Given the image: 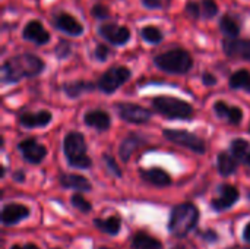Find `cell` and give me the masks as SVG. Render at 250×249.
Instances as JSON below:
<instances>
[{
  "label": "cell",
  "instance_id": "1",
  "mask_svg": "<svg viewBox=\"0 0 250 249\" xmlns=\"http://www.w3.org/2000/svg\"><path fill=\"white\" fill-rule=\"evenodd\" d=\"M45 69V63L41 57L32 53H21L9 57L1 65V82L16 84L23 78L38 76Z\"/></svg>",
  "mask_w": 250,
  "mask_h": 249
},
{
  "label": "cell",
  "instance_id": "2",
  "mask_svg": "<svg viewBox=\"0 0 250 249\" xmlns=\"http://www.w3.org/2000/svg\"><path fill=\"white\" fill-rule=\"evenodd\" d=\"M154 65L171 75H185L193 68L192 54L182 47H176L160 53L154 57Z\"/></svg>",
  "mask_w": 250,
  "mask_h": 249
},
{
  "label": "cell",
  "instance_id": "3",
  "mask_svg": "<svg viewBox=\"0 0 250 249\" xmlns=\"http://www.w3.org/2000/svg\"><path fill=\"white\" fill-rule=\"evenodd\" d=\"M198 220H199L198 208L190 203H185L173 208L168 222V229L173 236L185 238L196 226Z\"/></svg>",
  "mask_w": 250,
  "mask_h": 249
},
{
  "label": "cell",
  "instance_id": "4",
  "mask_svg": "<svg viewBox=\"0 0 250 249\" xmlns=\"http://www.w3.org/2000/svg\"><path fill=\"white\" fill-rule=\"evenodd\" d=\"M64 156L72 167L76 169H89L92 161L86 156V142L82 134L70 132L64 136L63 142Z\"/></svg>",
  "mask_w": 250,
  "mask_h": 249
},
{
  "label": "cell",
  "instance_id": "5",
  "mask_svg": "<svg viewBox=\"0 0 250 249\" xmlns=\"http://www.w3.org/2000/svg\"><path fill=\"white\" fill-rule=\"evenodd\" d=\"M152 107L158 113H161L170 119H189L193 114L192 104H189L180 98L168 97V95L155 97L152 100Z\"/></svg>",
  "mask_w": 250,
  "mask_h": 249
},
{
  "label": "cell",
  "instance_id": "6",
  "mask_svg": "<svg viewBox=\"0 0 250 249\" xmlns=\"http://www.w3.org/2000/svg\"><path fill=\"white\" fill-rule=\"evenodd\" d=\"M130 76L132 72L126 66H111L101 75V78L97 82V87L105 94H113L123 84H126L130 79Z\"/></svg>",
  "mask_w": 250,
  "mask_h": 249
},
{
  "label": "cell",
  "instance_id": "7",
  "mask_svg": "<svg viewBox=\"0 0 250 249\" xmlns=\"http://www.w3.org/2000/svg\"><path fill=\"white\" fill-rule=\"evenodd\" d=\"M163 135L166 139L182 145L185 148H189L190 151L196 153V154H204L205 153V142L195 134L183 131V129H164Z\"/></svg>",
  "mask_w": 250,
  "mask_h": 249
},
{
  "label": "cell",
  "instance_id": "8",
  "mask_svg": "<svg viewBox=\"0 0 250 249\" xmlns=\"http://www.w3.org/2000/svg\"><path fill=\"white\" fill-rule=\"evenodd\" d=\"M98 35L104 38L107 43L113 45H126L132 38L130 28L116 23V22H104L98 26Z\"/></svg>",
  "mask_w": 250,
  "mask_h": 249
},
{
  "label": "cell",
  "instance_id": "9",
  "mask_svg": "<svg viewBox=\"0 0 250 249\" xmlns=\"http://www.w3.org/2000/svg\"><path fill=\"white\" fill-rule=\"evenodd\" d=\"M21 37L25 41H29L35 45H45L51 40V34L44 28V25L38 19H29L23 25Z\"/></svg>",
  "mask_w": 250,
  "mask_h": 249
},
{
  "label": "cell",
  "instance_id": "10",
  "mask_svg": "<svg viewBox=\"0 0 250 249\" xmlns=\"http://www.w3.org/2000/svg\"><path fill=\"white\" fill-rule=\"evenodd\" d=\"M53 26L70 37H81L85 31L82 22H79L73 15L67 12H59L53 19Z\"/></svg>",
  "mask_w": 250,
  "mask_h": 249
},
{
  "label": "cell",
  "instance_id": "11",
  "mask_svg": "<svg viewBox=\"0 0 250 249\" xmlns=\"http://www.w3.org/2000/svg\"><path fill=\"white\" fill-rule=\"evenodd\" d=\"M117 112L119 116L129 122V123H146L151 119V112L145 107H141L138 104H132V103H119L117 106Z\"/></svg>",
  "mask_w": 250,
  "mask_h": 249
},
{
  "label": "cell",
  "instance_id": "12",
  "mask_svg": "<svg viewBox=\"0 0 250 249\" xmlns=\"http://www.w3.org/2000/svg\"><path fill=\"white\" fill-rule=\"evenodd\" d=\"M223 51L227 57L250 62V38H224Z\"/></svg>",
  "mask_w": 250,
  "mask_h": 249
},
{
  "label": "cell",
  "instance_id": "13",
  "mask_svg": "<svg viewBox=\"0 0 250 249\" xmlns=\"http://www.w3.org/2000/svg\"><path fill=\"white\" fill-rule=\"evenodd\" d=\"M19 150L23 156V158L31 164H38L44 160L47 150L44 145L37 142L35 139H25L19 142Z\"/></svg>",
  "mask_w": 250,
  "mask_h": 249
},
{
  "label": "cell",
  "instance_id": "14",
  "mask_svg": "<svg viewBox=\"0 0 250 249\" xmlns=\"http://www.w3.org/2000/svg\"><path fill=\"white\" fill-rule=\"evenodd\" d=\"M239 189L231 186V185H224L221 186V197L212 200L211 203V207L215 210V211H223V210H227L230 207H233L237 201H239Z\"/></svg>",
  "mask_w": 250,
  "mask_h": 249
},
{
  "label": "cell",
  "instance_id": "15",
  "mask_svg": "<svg viewBox=\"0 0 250 249\" xmlns=\"http://www.w3.org/2000/svg\"><path fill=\"white\" fill-rule=\"evenodd\" d=\"M242 25V19L234 13H224L218 21L220 31L226 35V38H239Z\"/></svg>",
  "mask_w": 250,
  "mask_h": 249
},
{
  "label": "cell",
  "instance_id": "16",
  "mask_svg": "<svg viewBox=\"0 0 250 249\" xmlns=\"http://www.w3.org/2000/svg\"><path fill=\"white\" fill-rule=\"evenodd\" d=\"M29 216V208L22 204H9L1 211V223L4 226H13Z\"/></svg>",
  "mask_w": 250,
  "mask_h": 249
},
{
  "label": "cell",
  "instance_id": "17",
  "mask_svg": "<svg viewBox=\"0 0 250 249\" xmlns=\"http://www.w3.org/2000/svg\"><path fill=\"white\" fill-rule=\"evenodd\" d=\"M214 110H215V113L221 117V119H227L230 123H233V125H239L240 122H242V119H243V112H242V109H239V107H231V106H229L227 103H224V101H217L215 104H214Z\"/></svg>",
  "mask_w": 250,
  "mask_h": 249
},
{
  "label": "cell",
  "instance_id": "18",
  "mask_svg": "<svg viewBox=\"0 0 250 249\" xmlns=\"http://www.w3.org/2000/svg\"><path fill=\"white\" fill-rule=\"evenodd\" d=\"M51 113L50 112H38V113H23L21 116V125L31 129V128H42L47 126L51 122Z\"/></svg>",
  "mask_w": 250,
  "mask_h": 249
},
{
  "label": "cell",
  "instance_id": "19",
  "mask_svg": "<svg viewBox=\"0 0 250 249\" xmlns=\"http://www.w3.org/2000/svg\"><path fill=\"white\" fill-rule=\"evenodd\" d=\"M141 178L149 183H152L154 186H158V188H164V186H168L171 185V178L167 172H164L163 169L160 167H154V169H149V170H141Z\"/></svg>",
  "mask_w": 250,
  "mask_h": 249
},
{
  "label": "cell",
  "instance_id": "20",
  "mask_svg": "<svg viewBox=\"0 0 250 249\" xmlns=\"http://www.w3.org/2000/svg\"><path fill=\"white\" fill-rule=\"evenodd\" d=\"M83 120L88 126L95 128L101 132L110 128V114L103 110H92V112L85 113Z\"/></svg>",
  "mask_w": 250,
  "mask_h": 249
},
{
  "label": "cell",
  "instance_id": "21",
  "mask_svg": "<svg viewBox=\"0 0 250 249\" xmlns=\"http://www.w3.org/2000/svg\"><path fill=\"white\" fill-rule=\"evenodd\" d=\"M60 185L63 188L78 189V191H82V192L91 191L89 181L86 178L81 176V175H62L60 176Z\"/></svg>",
  "mask_w": 250,
  "mask_h": 249
},
{
  "label": "cell",
  "instance_id": "22",
  "mask_svg": "<svg viewBox=\"0 0 250 249\" xmlns=\"http://www.w3.org/2000/svg\"><path fill=\"white\" fill-rule=\"evenodd\" d=\"M94 88H95V85L88 81H75V82H67L63 85V91L70 98H78L83 92L92 91Z\"/></svg>",
  "mask_w": 250,
  "mask_h": 249
},
{
  "label": "cell",
  "instance_id": "23",
  "mask_svg": "<svg viewBox=\"0 0 250 249\" xmlns=\"http://www.w3.org/2000/svg\"><path fill=\"white\" fill-rule=\"evenodd\" d=\"M139 35H141V38L145 43L152 44V45H157V44H160L164 40L163 31L158 26H155V25H145V26H142L139 29Z\"/></svg>",
  "mask_w": 250,
  "mask_h": 249
},
{
  "label": "cell",
  "instance_id": "24",
  "mask_svg": "<svg viewBox=\"0 0 250 249\" xmlns=\"http://www.w3.org/2000/svg\"><path fill=\"white\" fill-rule=\"evenodd\" d=\"M237 170V158L230 153H221L218 156V172L223 176H230Z\"/></svg>",
  "mask_w": 250,
  "mask_h": 249
},
{
  "label": "cell",
  "instance_id": "25",
  "mask_svg": "<svg viewBox=\"0 0 250 249\" xmlns=\"http://www.w3.org/2000/svg\"><path fill=\"white\" fill-rule=\"evenodd\" d=\"M230 88L233 90H245L250 94V72L248 69H240L230 76Z\"/></svg>",
  "mask_w": 250,
  "mask_h": 249
},
{
  "label": "cell",
  "instance_id": "26",
  "mask_svg": "<svg viewBox=\"0 0 250 249\" xmlns=\"http://www.w3.org/2000/svg\"><path fill=\"white\" fill-rule=\"evenodd\" d=\"M132 247L135 249H161L163 245L158 239L148 236L146 233H136L132 239Z\"/></svg>",
  "mask_w": 250,
  "mask_h": 249
},
{
  "label": "cell",
  "instance_id": "27",
  "mask_svg": "<svg viewBox=\"0 0 250 249\" xmlns=\"http://www.w3.org/2000/svg\"><path fill=\"white\" fill-rule=\"evenodd\" d=\"M94 225L101 229L103 232L108 233V235H117L120 232V227H122V220L120 217H108L105 220H101V219H95L94 220Z\"/></svg>",
  "mask_w": 250,
  "mask_h": 249
},
{
  "label": "cell",
  "instance_id": "28",
  "mask_svg": "<svg viewBox=\"0 0 250 249\" xmlns=\"http://www.w3.org/2000/svg\"><path fill=\"white\" fill-rule=\"evenodd\" d=\"M141 144H142V139H141L139 136H136V135H130V136H127V138L122 142V145H120V151H119V154H120L122 160H123V161H127V160L130 158L132 153H133V151H135Z\"/></svg>",
  "mask_w": 250,
  "mask_h": 249
},
{
  "label": "cell",
  "instance_id": "29",
  "mask_svg": "<svg viewBox=\"0 0 250 249\" xmlns=\"http://www.w3.org/2000/svg\"><path fill=\"white\" fill-rule=\"evenodd\" d=\"M250 144L249 141L237 138L231 142V154L237 158V160H245L246 156L249 154Z\"/></svg>",
  "mask_w": 250,
  "mask_h": 249
},
{
  "label": "cell",
  "instance_id": "30",
  "mask_svg": "<svg viewBox=\"0 0 250 249\" xmlns=\"http://www.w3.org/2000/svg\"><path fill=\"white\" fill-rule=\"evenodd\" d=\"M202 7V19H214L218 12L220 6L215 0H199Z\"/></svg>",
  "mask_w": 250,
  "mask_h": 249
},
{
  "label": "cell",
  "instance_id": "31",
  "mask_svg": "<svg viewBox=\"0 0 250 249\" xmlns=\"http://www.w3.org/2000/svg\"><path fill=\"white\" fill-rule=\"evenodd\" d=\"M91 15H92L94 19L101 21L104 23L107 19H110L111 12H110V7L107 4H104V3H94L91 6Z\"/></svg>",
  "mask_w": 250,
  "mask_h": 249
},
{
  "label": "cell",
  "instance_id": "32",
  "mask_svg": "<svg viewBox=\"0 0 250 249\" xmlns=\"http://www.w3.org/2000/svg\"><path fill=\"white\" fill-rule=\"evenodd\" d=\"M185 12L186 15L193 19V21H199L202 19V7H201V1L198 0H189L185 6Z\"/></svg>",
  "mask_w": 250,
  "mask_h": 249
},
{
  "label": "cell",
  "instance_id": "33",
  "mask_svg": "<svg viewBox=\"0 0 250 249\" xmlns=\"http://www.w3.org/2000/svg\"><path fill=\"white\" fill-rule=\"evenodd\" d=\"M54 53H56V57L59 59V60H64V59H67L70 54H72V44L67 41V40H60L59 43H57V45H56V48H54Z\"/></svg>",
  "mask_w": 250,
  "mask_h": 249
},
{
  "label": "cell",
  "instance_id": "34",
  "mask_svg": "<svg viewBox=\"0 0 250 249\" xmlns=\"http://www.w3.org/2000/svg\"><path fill=\"white\" fill-rule=\"evenodd\" d=\"M72 205L75 208H78L79 211H82V213H89L92 210V205L82 195H79V194H75L72 197Z\"/></svg>",
  "mask_w": 250,
  "mask_h": 249
},
{
  "label": "cell",
  "instance_id": "35",
  "mask_svg": "<svg viewBox=\"0 0 250 249\" xmlns=\"http://www.w3.org/2000/svg\"><path fill=\"white\" fill-rule=\"evenodd\" d=\"M110 56V48L108 45L103 44V43H98L95 45V50H94V59L97 62H105Z\"/></svg>",
  "mask_w": 250,
  "mask_h": 249
},
{
  "label": "cell",
  "instance_id": "36",
  "mask_svg": "<svg viewBox=\"0 0 250 249\" xmlns=\"http://www.w3.org/2000/svg\"><path fill=\"white\" fill-rule=\"evenodd\" d=\"M141 4L148 10H160L163 9V0H141Z\"/></svg>",
  "mask_w": 250,
  "mask_h": 249
},
{
  "label": "cell",
  "instance_id": "37",
  "mask_svg": "<svg viewBox=\"0 0 250 249\" xmlns=\"http://www.w3.org/2000/svg\"><path fill=\"white\" fill-rule=\"evenodd\" d=\"M103 160L108 164V167H110V170H113V173L116 175V176H122V172H120V169L116 166V161H114V158L111 157V156H108V154H104L103 156Z\"/></svg>",
  "mask_w": 250,
  "mask_h": 249
},
{
  "label": "cell",
  "instance_id": "38",
  "mask_svg": "<svg viewBox=\"0 0 250 249\" xmlns=\"http://www.w3.org/2000/svg\"><path fill=\"white\" fill-rule=\"evenodd\" d=\"M202 82H204V85H207V87H212V85L217 84V78H215L211 72H204V73H202Z\"/></svg>",
  "mask_w": 250,
  "mask_h": 249
},
{
  "label": "cell",
  "instance_id": "39",
  "mask_svg": "<svg viewBox=\"0 0 250 249\" xmlns=\"http://www.w3.org/2000/svg\"><path fill=\"white\" fill-rule=\"evenodd\" d=\"M10 249H40L37 245L32 244H26V245H13Z\"/></svg>",
  "mask_w": 250,
  "mask_h": 249
},
{
  "label": "cell",
  "instance_id": "40",
  "mask_svg": "<svg viewBox=\"0 0 250 249\" xmlns=\"http://www.w3.org/2000/svg\"><path fill=\"white\" fill-rule=\"evenodd\" d=\"M243 238H245L246 242H249L250 244V223L246 226V229H245V232H243Z\"/></svg>",
  "mask_w": 250,
  "mask_h": 249
},
{
  "label": "cell",
  "instance_id": "41",
  "mask_svg": "<svg viewBox=\"0 0 250 249\" xmlns=\"http://www.w3.org/2000/svg\"><path fill=\"white\" fill-rule=\"evenodd\" d=\"M15 176H16V178H15V179H16V181H19V182H21V181H23V179H25V175H23V173H16V175H15Z\"/></svg>",
  "mask_w": 250,
  "mask_h": 249
},
{
  "label": "cell",
  "instance_id": "42",
  "mask_svg": "<svg viewBox=\"0 0 250 249\" xmlns=\"http://www.w3.org/2000/svg\"><path fill=\"white\" fill-rule=\"evenodd\" d=\"M245 161L248 163V166H250V151H249V154L246 156V158H245Z\"/></svg>",
  "mask_w": 250,
  "mask_h": 249
},
{
  "label": "cell",
  "instance_id": "43",
  "mask_svg": "<svg viewBox=\"0 0 250 249\" xmlns=\"http://www.w3.org/2000/svg\"><path fill=\"white\" fill-rule=\"evenodd\" d=\"M171 249H186L185 247H182V245H177V247H173Z\"/></svg>",
  "mask_w": 250,
  "mask_h": 249
},
{
  "label": "cell",
  "instance_id": "44",
  "mask_svg": "<svg viewBox=\"0 0 250 249\" xmlns=\"http://www.w3.org/2000/svg\"><path fill=\"white\" fill-rule=\"evenodd\" d=\"M233 249H250V248H242V247H236V248Z\"/></svg>",
  "mask_w": 250,
  "mask_h": 249
},
{
  "label": "cell",
  "instance_id": "45",
  "mask_svg": "<svg viewBox=\"0 0 250 249\" xmlns=\"http://www.w3.org/2000/svg\"><path fill=\"white\" fill-rule=\"evenodd\" d=\"M100 249H111V248H104V247H103V248H100Z\"/></svg>",
  "mask_w": 250,
  "mask_h": 249
},
{
  "label": "cell",
  "instance_id": "46",
  "mask_svg": "<svg viewBox=\"0 0 250 249\" xmlns=\"http://www.w3.org/2000/svg\"><path fill=\"white\" fill-rule=\"evenodd\" d=\"M53 249H59V248H53Z\"/></svg>",
  "mask_w": 250,
  "mask_h": 249
}]
</instances>
